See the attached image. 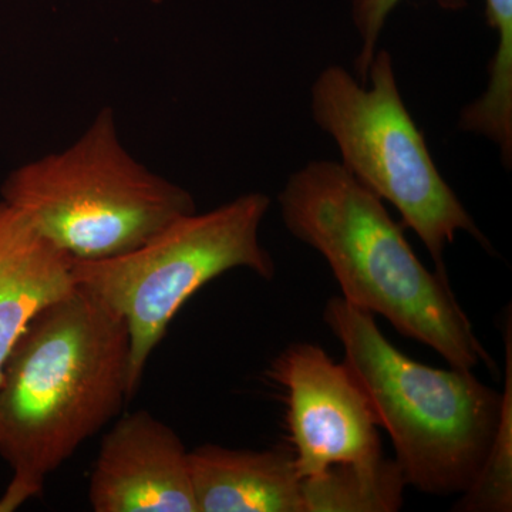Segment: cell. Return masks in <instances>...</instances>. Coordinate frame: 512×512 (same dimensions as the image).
<instances>
[{"mask_svg": "<svg viewBox=\"0 0 512 512\" xmlns=\"http://www.w3.org/2000/svg\"><path fill=\"white\" fill-rule=\"evenodd\" d=\"M0 192L76 261L126 255L197 211L190 192L131 157L110 109L66 150L16 168Z\"/></svg>", "mask_w": 512, "mask_h": 512, "instance_id": "4", "label": "cell"}, {"mask_svg": "<svg viewBox=\"0 0 512 512\" xmlns=\"http://www.w3.org/2000/svg\"><path fill=\"white\" fill-rule=\"evenodd\" d=\"M76 288L73 259L0 201V376L32 319Z\"/></svg>", "mask_w": 512, "mask_h": 512, "instance_id": "9", "label": "cell"}, {"mask_svg": "<svg viewBox=\"0 0 512 512\" xmlns=\"http://www.w3.org/2000/svg\"><path fill=\"white\" fill-rule=\"evenodd\" d=\"M269 208L268 195L251 192L204 214L195 211L177 218L126 255L103 261L73 259L76 284L126 320L128 399L137 393L148 359L171 320L202 286L237 268L266 281L274 278V259L259 241Z\"/></svg>", "mask_w": 512, "mask_h": 512, "instance_id": "6", "label": "cell"}, {"mask_svg": "<svg viewBox=\"0 0 512 512\" xmlns=\"http://www.w3.org/2000/svg\"><path fill=\"white\" fill-rule=\"evenodd\" d=\"M505 384L497 433L473 485L461 494L454 510L510 512L512 510V332L505 323Z\"/></svg>", "mask_w": 512, "mask_h": 512, "instance_id": "13", "label": "cell"}, {"mask_svg": "<svg viewBox=\"0 0 512 512\" xmlns=\"http://www.w3.org/2000/svg\"><path fill=\"white\" fill-rule=\"evenodd\" d=\"M399 3L400 0H353V22L360 37V52L355 60V72L360 83H366L370 64L379 49L377 45L386 20ZM466 3L467 0H439L441 8L447 10L463 9Z\"/></svg>", "mask_w": 512, "mask_h": 512, "instance_id": "14", "label": "cell"}, {"mask_svg": "<svg viewBox=\"0 0 512 512\" xmlns=\"http://www.w3.org/2000/svg\"><path fill=\"white\" fill-rule=\"evenodd\" d=\"M268 376L286 392L299 477L383 457L375 412L345 363H336L318 345L295 343L276 357Z\"/></svg>", "mask_w": 512, "mask_h": 512, "instance_id": "7", "label": "cell"}, {"mask_svg": "<svg viewBox=\"0 0 512 512\" xmlns=\"http://www.w3.org/2000/svg\"><path fill=\"white\" fill-rule=\"evenodd\" d=\"M89 500L96 512H197L183 440L144 410L121 417L101 441Z\"/></svg>", "mask_w": 512, "mask_h": 512, "instance_id": "8", "label": "cell"}, {"mask_svg": "<svg viewBox=\"0 0 512 512\" xmlns=\"http://www.w3.org/2000/svg\"><path fill=\"white\" fill-rule=\"evenodd\" d=\"M312 119L339 148L342 164L363 187L392 204L413 229L439 274L458 232L484 248L487 238L434 163L426 138L400 94L392 56L377 49L366 83L332 64L311 90Z\"/></svg>", "mask_w": 512, "mask_h": 512, "instance_id": "5", "label": "cell"}, {"mask_svg": "<svg viewBox=\"0 0 512 512\" xmlns=\"http://www.w3.org/2000/svg\"><path fill=\"white\" fill-rule=\"evenodd\" d=\"M126 320L77 285L29 323L0 376V512L42 497L47 477L128 402Z\"/></svg>", "mask_w": 512, "mask_h": 512, "instance_id": "1", "label": "cell"}, {"mask_svg": "<svg viewBox=\"0 0 512 512\" xmlns=\"http://www.w3.org/2000/svg\"><path fill=\"white\" fill-rule=\"evenodd\" d=\"M278 202L289 234L323 256L350 305L382 315L451 367L494 369L447 276L421 264L402 225L342 164L303 165L289 175Z\"/></svg>", "mask_w": 512, "mask_h": 512, "instance_id": "2", "label": "cell"}, {"mask_svg": "<svg viewBox=\"0 0 512 512\" xmlns=\"http://www.w3.org/2000/svg\"><path fill=\"white\" fill-rule=\"evenodd\" d=\"M188 463L197 512H303L292 451L204 444Z\"/></svg>", "mask_w": 512, "mask_h": 512, "instance_id": "10", "label": "cell"}, {"mask_svg": "<svg viewBox=\"0 0 512 512\" xmlns=\"http://www.w3.org/2000/svg\"><path fill=\"white\" fill-rule=\"evenodd\" d=\"M485 19L497 37L488 64L484 93L464 107L458 127L484 136L500 148L505 167L512 164V0H485Z\"/></svg>", "mask_w": 512, "mask_h": 512, "instance_id": "12", "label": "cell"}, {"mask_svg": "<svg viewBox=\"0 0 512 512\" xmlns=\"http://www.w3.org/2000/svg\"><path fill=\"white\" fill-rule=\"evenodd\" d=\"M365 392L377 423L389 433L407 485L430 495L464 494L480 474L500 423L503 393L471 370L421 365L394 348L375 315L330 299L323 312Z\"/></svg>", "mask_w": 512, "mask_h": 512, "instance_id": "3", "label": "cell"}, {"mask_svg": "<svg viewBox=\"0 0 512 512\" xmlns=\"http://www.w3.org/2000/svg\"><path fill=\"white\" fill-rule=\"evenodd\" d=\"M407 487L396 460L339 464L301 478L303 512H394Z\"/></svg>", "mask_w": 512, "mask_h": 512, "instance_id": "11", "label": "cell"}]
</instances>
